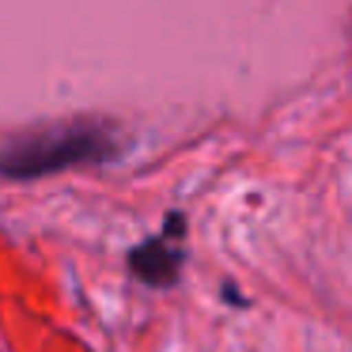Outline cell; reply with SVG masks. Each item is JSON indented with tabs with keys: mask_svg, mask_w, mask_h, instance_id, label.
<instances>
[{
	"mask_svg": "<svg viewBox=\"0 0 352 352\" xmlns=\"http://www.w3.org/2000/svg\"><path fill=\"white\" fill-rule=\"evenodd\" d=\"M175 223H167V231L155 239H148V243L133 246L129 250V269L140 276L144 284H152V288H167V284L178 280V269H182V243H178V231H182V223H178V216H170Z\"/></svg>",
	"mask_w": 352,
	"mask_h": 352,
	"instance_id": "obj_2",
	"label": "cell"
},
{
	"mask_svg": "<svg viewBox=\"0 0 352 352\" xmlns=\"http://www.w3.org/2000/svg\"><path fill=\"white\" fill-rule=\"evenodd\" d=\"M118 155L110 125L99 122H76L42 129L31 137L8 140L0 148V178L12 182H31V178L61 175V170L84 167V163H107Z\"/></svg>",
	"mask_w": 352,
	"mask_h": 352,
	"instance_id": "obj_1",
	"label": "cell"
}]
</instances>
